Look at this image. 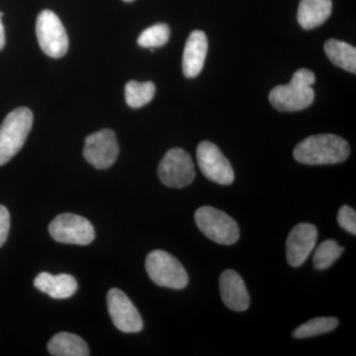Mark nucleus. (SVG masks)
Listing matches in <instances>:
<instances>
[{
	"mask_svg": "<svg viewBox=\"0 0 356 356\" xmlns=\"http://www.w3.org/2000/svg\"><path fill=\"white\" fill-rule=\"evenodd\" d=\"M350 154L348 143L332 134L311 136L295 147L293 156L309 165H334L346 161Z\"/></svg>",
	"mask_w": 356,
	"mask_h": 356,
	"instance_id": "obj_1",
	"label": "nucleus"
},
{
	"mask_svg": "<svg viewBox=\"0 0 356 356\" xmlns=\"http://www.w3.org/2000/svg\"><path fill=\"white\" fill-rule=\"evenodd\" d=\"M315 74L310 70L301 69L293 74L286 86L274 88L269 93V102L280 112H296L308 108L315 99L313 86Z\"/></svg>",
	"mask_w": 356,
	"mask_h": 356,
	"instance_id": "obj_2",
	"label": "nucleus"
},
{
	"mask_svg": "<svg viewBox=\"0 0 356 356\" xmlns=\"http://www.w3.org/2000/svg\"><path fill=\"white\" fill-rule=\"evenodd\" d=\"M33 125L31 110H13L0 126V165H6L24 146Z\"/></svg>",
	"mask_w": 356,
	"mask_h": 356,
	"instance_id": "obj_3",
	"label": "nucleus"
},
{
	"mask_svg": "<svg viewBox=\"0 0 356 356\" xmlns=\"http://www.w3.org/2000/svg\"><path fill=\"white\" fill-rule=\"evenodd\" d=\"M195 222L199 229L213 242L231 245L240 238V227L227 213L203 206L195 212Z\"/></svg>",
	"mask_w": 356,
	"mask_h": 356,
	"instance_id": "obj_4",
	"label": "nucleus"
},
{
	"mask_svg": "<svg viewBox=\"0 0 356 356\" xmlns=\"http://www.w3.org/2000/svg\"><path fill=\"white\" fill-rule=\"evenodd\" d=\"M146 270L154 283L170 289H184L188 285V274L177 257L165 250L149 252L146 259Z\"/></svg>",
	"mask_w": 356,
	"mask_h": 356,
	"instance_id": "obj_5",
	"label": "nucleus"
},
{
	"mask_svg": "<svg viewBox=\"0 0 356 356\" xmlns=\"http://www.w3.org/2000/svg\"><path fill=\"white\" fill-rule=\"evenodd\" d=\"M36 34L42 51L49 57H64L69 50V38L60 18L53 11L44 10L36 22Z\"/></svg>",
	"mask_w": 356,
	"mask_h": 356,
	"instance_id": "obj_6",
	"label": "nucleus"
},
{
	"mask_svg": "<svg viewBox=\"0 0 356 356\" xmlns=\"http://www.w3.org/2000/svg\"><path fill=\"white\" fill-rule=\"evenodd\" d=\"M159 177L172 188H184L195 179V168L188 153L179 147L170 149L159 165Z\"/></svg>",
	"mask_w": 356,
	"mask_h": 356,
	"instance_id": "obj_7",
	"label": "nucleus"
},
{
	"mask_svg": "<svg viewBox=\"0 0 356 356\" xmlns=\"http://www.w3.org/2000/svg\"><path fill=\"white\" fill-rule=\"evenodd\" d=\"M49 232L54 240L70 245H89L95 238L92 224L86 218L72 213L56 217L49 226Z\"/></svg>",
	"mask_w": 356,
	"mask_h": 356,
	"instance_id": "obj_8",
	"label": "nucleus"
},
{
	"mask_svg": "<svg viewBox=\"0 0 356 356\" xmlns=\"http://www.w3.org/2000/svg\"><path fill=\"white\" fill-rule=\"evenodd\" d=\"M196 156L201 172L211 181L221 185L233 184L235 172L229 159L216 145L209 140L201 142L198 145Z\"/></svg>",
	"mask_w": 356,
	"mask_h": 356,
	"instance_id": "obj_9",
	"label": "nucleus"
},
{
	"mask_svg": "<svg viewBox=\"0 0 356 356\" xmlns=\"http://www.w3.org/2000/svg\"><path fill=\"white\" fill-rule=\"evenodd\" d=\"M118 154L119 145L113 131L103 129L86 137L84 158L97 170H106L113 165Z\"/></svg>",
	"mask_w": 356,
	"mask_h": 356,
	"instance_id": "obj_10",
	"label": "nucleus"
},
{
	"mask_svg": "<svg viewBox=\"0 0 356 356\" xmlns=\"http://www.w3.org/2000/svg\"><path fill=\"white\" fill-rule=\"evenodd\" d=\"M107 307L115 327L126 334L142 331L144 322L133 302L118 288H112L107 294Z\"/></svg>",
	"mask_w": 356,
	"mask_h": 356,
	"instance_id": "obj_11",
	"label": "nucleus"
},
{
	"mask_svg": "<svg viewBox=\"0 0 356 356\" xmlns=\"http://www.w3.org/2000/svg\"><path fill=\"white\" fill-rule=\"evenodd\" d=\"M318 240V229L314 225L302 222L290 232L286 242L289 266L299 267L308 259Z\"/></svg>",
	"mask_w": 356,
	"mask_h": 356,
	"instance_id": "obj_12",
	"label": "nucleus"
},
{
	"mask_svg": "<svg viewBox=\"0 0 356 356\" xmlns=\"http://www.w3.org/2000/svg\"><path fill=\"white\" fill-rule=\"evenodd\" d=\"M220 292L225 305L231 310L243 312L250 307V294L245 281L235 270L228 269L221 274Z\"/></svg>",
	"mask_w": 356,
	"mask_h": 356,
	"instance_id": "obj_13",
	"label": "nucleus"
},
{
	"mask_svg": "<svg viewBox=\"0 0 356 356\" xmlns=\"http://www.w3.org/2000/svg\"><path fill=\"white\" fill-rule=\"evenodd\" d=\"M208 51V39L205 33L195 30L189 35L182 58L184 76L193 79L203 70Z\"/></svg>",
	"mask_w": 356,
	"mask_h": 356,
	"instance_id": "obj_14",
	"label": "nucleus"
},
{
	"mask_svg": "<svg viewBox=\"0 0 356 356\" xmlns=\"http://www.w3.org/2000/svg\"><path fill=\"white\" fill-rule=\"evenodd\" d=\"M34 285L39 291L54 299L70 298L77 290L76 278L65 273L58 275H51L48 273H40L35 278Z\"/></svg>",
	"mask_w": 356,
	"mask_h": 356,
	"instance_id": "obj_15",
	"label": "nucleus"
},
{
	"mask_svg": "<svg viewBox=\"0 0 356 356\" xmlns=\"http://www.w3.org/2000/svg\"><path fill=\"white\" fill-rule=\"evenodd\" d=\"M332 9V0H301L297 19L304 29H314L329 19Z\"/></svg>",
	"mask_w": 356,
	"mask_h": 356,
	"instance_id": "obj_16",
	"label": "nucleus"
},
{
	"mask_svg": "<svg viewBox=\"0 0 356 356\" xmlns=\"http://www.w3.org/2000/svg\"><path fill=\"white\" fill-rule=\"evenodd\" d=\"M48 350L54 356H88L89 350L84 339L70 332H58L51 337Z\"/></svg>",
	"mask_w": 356,
	"mask_h": 356,
	"instance_id": "obj_17",
	"label": "nucleus"
},
{
	"mask_svg": "<svg viewBox=\"0 0 356 356\" xmlns=\"http://www.w3.org/2000/svg\"><path fill=\"white\" fill-rule=\"evenodd\" d=\"M325 55L332 64L348 72H356V49L346 42L329 40L325 44Z\"/></svg>",
	"mask_w": 356,
	"mask_h": 356,
	"instance_id": "obj_18",
	"label": "nucleus"
},
{
	"mask_svg": "<svg viewBox=\"0 0 356 356\" xmlns=\"http://www.w3.org/2000/svg\"><path fill=\"white\" fill-rule=\"evenodd\" d=\"M156 95V86L152 81L139 83L129 81L125 86V99L129 106L132 108H140L153 100Z\"/></svg>",
	"mask_w": 356,
	"mask_h": 356,
	"instance_id": "obj_19",
	"label": "nucleus"
},
{
	"mask_svg": "<svg viewBox=\"0 0 356 356\" xmlns=\"http://www.w3.org/2000/svg\"><path fill=\"white\" fill-rule=\"evenodd\" d=\"M339 325V320L334 317H318L312 318L305 324L296 327L293 332L292 336L295 339H307L318 336V334H327L334 331Z\"/></svg>",
	"mask_w": 356,
	"mask_h": 356,
	"instance_id": "obj_20",
	"label": "nucleus"
},
{
	"mask_svg": "<svg viewBox=\"0 0 356 356\" xmlns=\"http://www.w3.org/2000/svg\"><path fill=\"white\" fill-rule=\"evenodd\" d=\"M343 250L344 248L341 247L336 241H324L318 245L314 254V266L318 270H325V269L329 268L343 254Z\"/></svg>",
	"mask_w": 356,
	"mask_h": 356,
	"instance_id": "obj_21",
	"label": "nucleus"
},
{
	"mask_svg": "<svg viewBox=\"0 0 356 356\" xmlns=\"http://www.w3.org/2000/svg\"><path fill=\"white\" fill-rule=\"evenodd\" d=\"M170 37V27L163 23H159L143 31L138 38V44L143 48H159L168 43Z\"/></svg>",
	"mask_w": 356,
	"mask_h": 356,
	"instance_id": "obj_22",
	"label": "nucleus"
},
{
	"mask_svg": "<svg viewBox=\"0 0 356 356\" xmlns=\"http://www.w3.org/2000/svg\"><path fill=\"white\" fill-rule=\"evenodd\" d=\"M337 222L341 228L353 236L356 235V213L350 206L344 205L339 211Z\"/></svg>",
	"mask_w": 356,
	"mask_h": 356,
	"instance_id": "obj_23",
	"label": "nucleus"
},
{
	"mask_svg": "<svg viewBox=\"0 0 356 356\" xmlns=\"http://www.w3.org/2000/svg\"><path fill=\"white\" fill-rule=\"evenodd\" d=\"M10 229V215L4 206L0 205V248L6 243Z\"/></svg>",
	"mask_w": 356,
	"mask_h": 356,
	"instance_id": "obj_24",
	"label": "nucleus"
},
{
	"mask_svg": "<svg viewBox=\"0 0 356 356\" xmlns=\"http://www.w3.org/2000/svg\"><path fill=\"white\" fill-rule=\"evenodd\" d=\"M6 44V32H4L3 24H2L1 17H0V50L3 49Z\"/></svg>",
	"mask_w": 356,
	"mask_h": 356,
	"instance_id": "obj_25",
	"label": "nucleus"
},
{
	"mask_svg": "<svg viewBox=\"0 0 356 356\" xmlns=\"http://www.w3.org/2000/svg\"><path fill=\"white\" fill-rule=\"evenodd\" d=\"M123 1H125V2H132V1H134V0H123Z\"/></svg>",
	"mask_w": 356,
	"mask_h": 356,
	"instance_id": "obj_26",
	"label": "nucleus"
}]
</instances>
